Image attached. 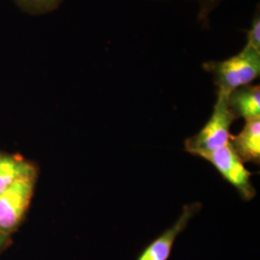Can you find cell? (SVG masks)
Segmentation results:
<instances>
[{"label":"cell","instance_id":"1","mask_svg":"<svg viewBox=\"0 0 260 260\" xmlns=\"http://www.w3.org/2000/svg\"><path fill=\"white\" fill-rule=\"evenodd\" d=\"M203 69L213 75L217 93L229 96L234 90L250 85L259 77L260 51L245 46L228 59L205 62Z\"/></svg>","mask_w":260,"mask_h":260},{"label":"cell","instance_id":"2","mask_svg":"<svg viewBox=\"0 0 260 260\" xmlns=\"http://www.w3.org/2000/svg\"><path fill=\"white\" fill-rule=\"evenodd\" d=\"M235 117L228 103V96L217 93L213 111L205 126L194 136L185 140L189 153L201 156L203 153L220 149L230 142L231 126Z\"/></svg>","mask_w":260,"mask_h":260},{"label":"cell","instance_id":"3","mask_svg":"<svg viewBox=\"0 0 260 260\" xmlns=\"http://www.w3.org/2000/svg\"><path fill=\"white\" fill-rule=\"evenodd\" d=\"M200 157L209 161L220 175L238 191L242 199L249 202L256 194L251 184V173L249 172L229 142L225 146L203 153Z\"/></svg>","mask_w":260,"mask_h":260},{"label":"cell","instance_id":"4","mask_svg":"<svg viewBox=\"0 0 260 260\" xmlns=\"http://www.w3.org/2000/svg\"><path fill=\"white\" fill-rule=\"evenodd\" d=\"M34 177L18 180L0 195V233L14 230L29 206Z\"/></svg>","mask_w":260,"mask_h":260},{"label":"cell","instance_id":"5","mask_svg":"<svg viewBox=\"0 0 260 260\" xmlns=\"http://www.w3.org/2000/svg\"><path fill=\"white\" fill-rule=\"evenodd\" d=\"M201 203H193L183 206L182 212L177 222L169 228L157 238L149 243V245L140 252L136 260H168L171 256L174 244L177 236L182 233L188 225L190 220L202 208Z\"/></svg>","mask_w":260,"mask_h":260},{"label":"cell","instance_id":"6","mask_svg":"<svg viewBox=\"0 0 260 260\" xmlns=\"http://www.w3.org/2000/svg\"><path fill=\"white\" fill-rule=\"evenodd\" d=\"M230 143L242 162L259 164L260 118L246 121L243 129L237 135L231 134Z\"/></svg>","mask_w":260,"mask_h":260},{"label":"cell","instance_id":"7","mask_svg":"<svg viewBox=\"0 0 260 260\" xmlns=\"http://www.w3.org/2000/svg\"><path fill=\"white\" fill-rule=\"evenodd\" d=\"M228 103L235 119L250 121L260 118L259 85H246L228 96Z\"/></svg>","mask_w":260,"mask_h":260},{"label":"cell","instance_id":"8","mask_svg":"<svg viewBox=\"0 0 260 260\" xmlns=\"http://www.w3.org/2000/svg\"><path fill=\"white\" fill-rule=\"evenodd\" d=\"M35 171L32 165L21 159L0 155V195L18 180L34 177Z\"/></svg>","mask_w":260,"mask_h":260},{"label":"cell","instance_id":"9","mask_svg":"<svg viewBox=\"0 0 260 260\" xmlns=\"http://www.w3.org/2000/svg\"><path fill=\"white\" fill-rule=\"evenodd\" d=\"M21 12L30 16H42L55 11L64 0H13Z\"/></svg>","mask_w":260,"mask_h":260},{"label":"cell","instance_id":"10","mask_svg":"<svg viewBox=\"0 0 260 260\" xmlns=\"http://www.w3.org/2000/svg\"><path fill=\"white\" fill-rule=\"evenodd\" d=\"M247 47H251L257 51H260V14L259 7L251 20V26L247 30Z\"/></svg>","mask_w":260,"mask_h":260},{"label":"cell","instance_id":"11","mask_svg":"<svg viewBox=\"0 0 260 260\" xmlns=\"http://www.w3.org/2000/svg\"><path fill=\"white\" fill-rule=\"evenodd\" d=\"M199 3V15H198V19L199 22L205 26L208 24V18L209 15L213 12L215 8L219 6V4L223 0H197Z\"/></svg>","mask_w":260,"mask_h":260},{"label":"cell","instance_id":"12","mask_svg":"<svg viewBox=\"0 0 260 260\" xmlns=\"http://www.w3.org/2000/svg\"><path fill=\"white\" fill-rule=\"evenodd\" d=\"M2 242H3V236H2V235H1V233H0V246H1Z\"/></svg>","mask_w":260,"mask_h":260}]
</instances>
